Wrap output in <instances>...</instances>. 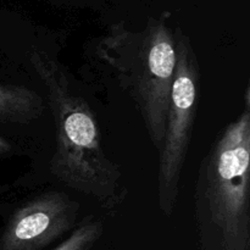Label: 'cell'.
Here are the masks:
<instances>
[{"label":"cell","mask_w":250,"mask_h":250,"mask_svg":"<svg viewBox=\"0 0 250 250\" xmlns=\"http://www.w3.org/2000/svg\"><path fill=\"white\" fill-rule=\"evenodd\" d=\"M29 61L48 90L55 121L56 144L50 161L51 173L67 187L112 208L119 200L121 173L103 150L89 105L71 90L61 66L48 54L34 49L29 53Z\"/></svg>","instance_id":"1"},{"label":"cell","mask_w":250,"mask_h":250,"mask_svg":"<svg viewBox=\"0 0 250 250\" xmlns=\"http://www.w3.org/2000/svg\"><path fill=\"white\" fill-rule=\"evenodd\" d=\"M250 104L227 126L210 154L207 170L211 219L227 250H249Z\"/></svg>","instance_id":"2"},{"label":"cell","mask_w":250,"mask_h":250,"mask_svg":"<svg viewBox=\"0 0 250 250\" xmlns=\"http://www.w3.org/2000/svg\"><path fill=\"white\" fill-rule=\"evenodd\" d=\"M175 48V75L165 133L159 150V200L166 215L172 212L177 198L181 172L192 137L199 81L194 53L182 42H178Z\"/></svg>","instance_id":"3"},{"label":"cell","mask_w":250,"mask_h":250,"mask_svg":"<svg viewBox=\"0 0 250 250\" xmlns=\"http://www.w3.org/2000/svg\"><path fill=\"white\" fill-rule=\"evenodd\" d=\"M127 60L116 65L128 78L131 94L138 105L150 141L160 150L165 133L171 88L176 67L173 39L164 26L143 42L137 53H125Z\"/></svg>","instance_id":"4"},{"label":"cell","mask_w":250,"mask_h":250,"mask_svg":"<svg viewBox=\"0 0 250 250\" xmlns=\"http://www.w3.org/2000/svg\"><path fill=\"white\" fill-rule=\"evenodd\" d=\"M78 204L63 193L49 192L22 204L10 217L0 250H41L76 225Z\"/></svg>","instance_id":"5"},{"label":"cell","mask_w":250,"mask_h":250,"mask_svg":"<svg viewBox=\"0 0 250 250\" xmlns=\"http://www.w3.org/2000/svg\"><path fill=\"white\" fill-rule=\"evenodd\" d=\"M44 110L41 95L23 85L0 84V121L28 124Z\"/></svg>","instance_id":"6"},{"label":"cell","mask_w":250,"mask_h":250,"mask_svg":"<svg viewBox=\"0 0 250 250\" xmlns=\"http://www.w3.org/2000/svg\"><path fill=\"white\" fill-rule=\"evenodd\" d=\"M103 233L102 222L93 219L83 221L70 237L54 250H89Z\"/></svg>","instance_id":"7"},{"label":"cell","mask_w":250,"mask_h":250,"mask_svg":"<svg viewBox=\"0 0 250 250\" xmlns=\"http://www.w3.org/2000/svg\"><path fill=\"white\" fill-rule=\"evenodd\" d=\"M10 150H11V146L9 144V142L0 136V155H5V154L10 153Z\"/></svg>","instance_id":"8"}]
</instances>
